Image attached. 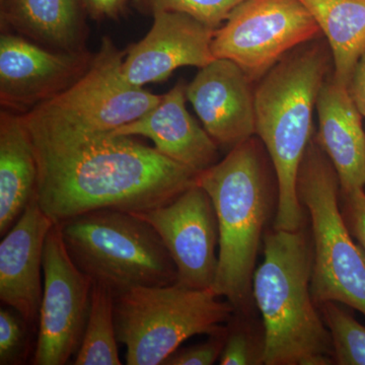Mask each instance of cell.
<instances>
[{
	"label": "cell",
	"mask_w": 365,
	"mask_h": 365,
	"mask_svg": "<svg viewBox=\"0 0 365 365\" xmlns=\"http://www.w3.org/2000/svg\"><path fill=\"white\" fill-rule=\"evenodd\" d=\"M29 134L38 163V203L54 223L98 209L143 212L196 184V172L133 136Z\"/></svg>",
	"instance_id": "obj_1"
},
{
	"label": "cell",
	"mask_w": 365,
	"mask_h": 365,
	"mask_svg": "<svg viewBox=\"0 0 365 365\" xmlns=\"http://www.w3.org/2000/svg\"><path fill=\"white\" fill-rule=\"evenodd\" d=\"M332 61L329 44L311 41L285 55L254 91L255 134L265 145L277 178L276 230L304 227L297 177L314 136V110Z\"/></svg>",
	"instance_id": "obj_2"
},
{
	"label": "cell",
	"mask_w": 365,
	"mask_h": 365,
	"mask_svg": "<svg viewBox=\"0 0 365 365\" xmlns=\"http://www.w3.org/2000/svg\"><path fill=\"white\" fill-rule=\"evenodd\" d=\"M252 294L263 319L266 365L334 364L331 334L311 292L313 242L306 227L270 230Z\"/></svg>",
	"instance_id": "obj_3"
},
{
	"label": "cell",
	"mask_w": 365,
	"mask_h": 365,
	"mask_svg": "<svg viewBox=\"0 0 365 365\" xmlns=\"http://www.w3.org/2000/svg\"><path fill=\"white\" fill-rule=\"evenodd\" d=\"M196 182L210 196L217 216L220 252L212 289L235 313H246L257 255L271 212V190L260 143L252 137L199 173Z\"/></svg>",
	"instance_id": "obj_4"
},
{
	"label": "cell",
	"mask_w": 365,
	"mask_h": 365,
	"mask_svg": "<svg viewBox=\"0 0 365 365\" xmlns=\"http://www.w3.org/2000/svg\"><path fill=\"white\" fill-rule=\"evenodd\" d=\"M58 225L76 267L114 297L177 282L176 265L162 237L133 212L98 209Z\"/></svg>",
	"instance_id": "obj_5"
},
{
	"label": "cell",
	"mask_w": 365,
	"mask_h": 365,
	"mask_svg": "<svg viewBox=\"0 0 365 365\" xmlns=\"http://www.w3.org/2000/svg\"><path fill=\"white\" fill-rule=\"evenodd\" d=\"M297 195L311 218L314 302H339L365 316V252L346 225L337 173L316 135L300 163Z\"/></svg>",
	"instance_id": "obj_6"
},
{
	"label": "cell",
	"mask_w": 365,
	"mask_h": 365,
	"mask_svg": "<svg viewBox=\"0 0 365 365\" xmlns=\"http://www.w3.org/2000/svg\"><path fill=\"white\" fill-rule=\"evenodd\" d=\"M220 297L212 288L177 282L114 297L117 339L126 346V364L163 365L189 338L222 330L235 309Z\"/></svg>",
	"instance_id": "obj_7"
},
{
	"label": "cell",
	"mask_w": 365,
	"mask_h": 365,
	"mask_svg": "<svg viewBox=\"0 0 365 365\" xmlns=\"http://www.w3.org/2000/svg\"><path fill=\"white\" fill-rule=\"evenodd\" d=\"M124 57L104 38L81 78L21 115L29 133H109L150 111L162 96L127 81Z\"/></svg>",
	"instance_id": "obj_8"
},
{
	"label": "cell",
	"mask_w": 365,
	"mask_h": 365,
	"mask_svg": "<svg viewBox=\"0 0 365 365\" xmlns=\"http://www.w3.org/2000/svg\"><path fill=\"white\" fill-rule=\"evenodd\" d=\"M319 35L318 23L300 0H244L216 29L212 52L215 58L235 62L255 83Z\"/></svg>",
	"instance_id": "obj_9"
},
{
	"label": "cell",
	"mask_w": 365,
	"mask_h": 365,
	"mask_svg": "<svg viewBox=\"0 0 365 365\" xmlns=\"http://www.w3.org/2000/svg\"><path fill=\"white\" fill-rule=\"evenodd\" d=\"M43 272L44 289L32 364L64 365L81 347L93 282L67 253L58 223L46 237Z\"/></svg>",
	"instance_id": "obj_10"
},
{
	"label": "cell",
	"mask_w": 365,
	"mask_h": 365,
	"mask_svg": "<svg viewBox=\"0 0 365 365\" xmlns=\"http://www.w3.org/2000/svg\"><path fill=\"white\" fill-rule=\"evenodd\" d=\"M133 213L162 237L176 265L177 283L198 289L212 288L220 230L215 205L202 187L196 182L165 205Z\"/></svg>",
	"instance_id": "obj_11"
},
{
	"label": "cell",
	"mask_w": 365,
	"mask_h": 365,
	"mask_svg": "<svg viewBox=\"0 0 365 365\" xmlns=\"http://www.w3.org/2000/svg\"><path fill=\"white\" fill-rule=\"evenodd\" d=\"M91 60L83 51H58L26 37L0 38V100L2 106L28 112L73 85Z\"/></svg>",
	"instance_id": "obj_12"
},
{
	"label": "cell",
	"mask_w": 365,
	"mask_h": 365,
	"mask_svg": "<svg viewBox=\"0 0 365 365\" xmlns=\"http://www.w3.org/2000/svg\"><path fill=\"white\" fill-rule=\"evenodd\" d=\"M215 29L192 16L173 11L153 14L150 32L125 54L123 73L133 86L162 83L180 67L207 66Z\"/></svg>",
	"instance_id": "obj_13"
},
{
	"label": "cell",
	"mask_w": 365,
	"mask_h": 365,
	"mask_svg": "<svg viewBox=\"0 0 365 365\" xmlns=\"http://www.w3.org/2000/svg\"><path fill=\"white\" fill-rule=\"evenodd\" d=\"M252 83L235 62L216 58L187 85V100L218 146L232 150L255 135Z\"/></svg>",
	"instance_id": "obj_14"
},
{
	"label": "cell",
	"mask_w": 365,
	"mask_h": 365,
	"mask_svg": "<svg viewBox=\"0 0 365 365\" xmlns=\"http://www.w3.org/2000/svg\"><path fill=\"white\" fill-rule=\"evenodd\" d=\"M54 225L36 196L0 244V299L35 331L43 297V253L46 237Z\"/></svg>",
	"instance_id": "obj_15"
},
{
	"label": "cell",
	"mask_w": 365,
	"mask_h": 365,
	"mask_svg": "<svg viewBox=\"0 0 365 365\" xmlns=\"http://www.w3.org/2000/svg\"><path fill=\"white\" fill-rule=\"evenodd\" d=\"M186 90L184 81H179L150 111L109 133L146 137L163 157L197 174L207 170L220 162L218 145L190 115Z\"/></svg>",
	"instance_id": "obj_16"
},
{
	"label": "cell",
	"mask_w": 365,
	"mask_h": 365,
	"mask_svg": "<svg viewBox=\"0 0 365 365\" xmlns=\"http://www.w3.org/2000/svg\"><path fill=\"white\" fill-rule=\"evenodd\" d=\"M319 132L317 140L332 163L340 192L365 188V131L362 115L347 86L332 76L326 78L317 100Z\"/></svg>",
	"instance_id": "obj_17"
},
{
	"label": "cell",
	"mask_w": 365,
	"mask_h": 365,
	"mask_svg": "<svg viewBox=\"0 0 365 365\" xmlns=\"http://www.w3.org/2000/svg\"><path fill=\"white\" fill-rule=\"evenodd\" d=\"M38 163L21 115L0 117V235L20 220L37 196Z\"/></svg>",
	"instance_id": "obj_18"
},
{
	"label": "cell",
	"mask_w": 365,
	"mask_h": 365,
	"mask_svg": "<svg viewBox=\"0 0 365 365\" xmlns=\"http://www.w3.org/2000/svg\"><path fill=\"white\" fill-rule=\"evenodd\" d=\"M86 0H1V21L58 51H83Z\"/></svg>",
	"instance_id": "obj_19"
},
{
	"label": "cell",
	"mask_w": 365,
	"mask_h": 365,
	"mask_svg": "<svg viewBox=\"0 0 365 365\" xmlns=\"http://www.w3.org/2000/svg\"><path fill=\"white\" fill-rule=\"evenodd\" d=\"M313 14L332 53L333 76L347 86L365 51V0H300Z\"/></svg>",
	"instance_id": "obj_20"
},
{
	"label": "cell",
	"mask_w": 365,
	"mask_h": 365,
	"mask_svg": "<svg viewBox=\"0 0 365 365\" xmlns=\"http://www.w3.org/2000/svg\"><path fill=\"white\" fill-rule=\"evenodd\" d=\"M118 342L114 295L103 285L93 283L88 323L73 364L120 365Z\"/></svg>",
	"instance_id": "obj_21"
},
{
	"label": "cell",
	"mask_w": 365,
	"mask_h": 365,
	"mask_svg": "<svg viewBox=\"0 0 365 365\" xmlns=\"http://www.w3.org/2000/svg\"><path fill=\"white\" fill-rule=\"evenodd\" d=\"M340 304L328 302L319 306L331 334L334 362L339 365H365V327Z\"/></svg>",
	"instance_id": "obj_22"
},
{
	"label": "cell",
	"mask_w": 365,
	"mask_h": 365,
	"mask_svg": "<svg viewBox=\"0 0 365 365\" xmlns=\"http://www.w3.org/2000/svg\"><path fill=\"white\" fill-rule=\"evenodd\" d=\"M143 13L173 11L192 16L210 28L218 29L244 0H133Z\"/></svg>",
	"instance_id": "obj_23"
},
{
	"label": "cell",
	"mask_w": 365,
	"mask_h": 365,
	"mask_svg": "<svg viewBox=\"0 0 365 365\" xmlns=\"http://www.w3.org/2000/svg\"><path fill=\"white\" fill-rule=\"evenodd\" d=\"M235 314L227 323V339L218 360L222 365L264 364L265 337H261L250 328L241 314Z\"/></svg>",
	"instance_id": "obj_24"
},
{
	"label": "cell",
	"mask_w": 365,
	"mask_h": 365,
	"mask_svg": "<svg viewBox=\"0 0 365 365\" xmlns=\"http://www.w3.org/2000/svg\"><path fill=\"white\" fill-rule=\"evenodd\" d=\"M30 331L35 330L18 312L0 309V364L20 365L31 352Z\"/></svg>",
	"instance_id": "obj_25"
},
{
	"label": "cell",
	"mask_w": 365,
	"mask_h": 365,
	"mask_svg": "<svg viewBox=\"0 0 365 365\" xmlns=\"http://www.w3.org/2000/svg\"><path fill=\"white\" fill-rule=\"evenodd\" d=\"M227 325L209 335L205 342L179 348L165 359L163 365H211L220 360L227 339Z\"/></svg>",
	"instance_id": "obj_26"
},
{
	"label": "cell",
	"mask_w": 365,
	"mask_h": 365,
	"mask_svg": "<svg viewBox=\"0 0 365 365\" xmlns=\"http://www.w3.org/2000/svg\"><path fill=\"white\" fill-rule=\"evenodd\" d=\"M342 212L350 232L365 252V191L356 190L351 193L340 192Z\"/></svg>",
	"instance_id": "obj_27"
},
{
	"label": "cell",
	"mask_w": 365,
	"mask_h": 365,
	"mask_svg": "<svg viewBox=\"0 0 365 365\" xmlns=\"http://www.w3.org/2000/svg\"><path fill=\"white\" fill-rule=\"evenodd\" d=\"M348 91L362 117L365 118V51L362 53L353 71Z\"/></svg>",
	"instance_id": "obj_28"
},
{
	"label": "cell",
	"mask_w": 365,
	"mask_h": 365,
	"mask_svg": "<svg viewBox=\"0 0 365 365\" xmlns=\"http://www.w3.org/2000/svg\"><path fill=\"white\" fill-rule=\"evenodd\" d=\"M125 0H86V6L97 16H112L119 13Z\"/></svg>",
	"instance_id": "obj_29"
}]
</instances>
